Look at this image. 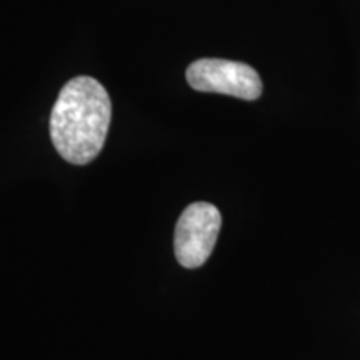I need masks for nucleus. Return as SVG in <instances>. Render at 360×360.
Instances as JSON below:
<instances>
[{
  "mask_svg": "<svg viewBox=\"0 0 360 360\" xmlns=\"http://www.w3.org/2000/svg\"><path fill=\"white\" fill-rule=\"evenodd\" d=\"M112 119V102L103 85L89 75L62 87L51 115V137L62 159L90 164L101 154Z\"/></svg>",
  "mask_w": 360,
  "mask_h": 360,
  "instance_id": "1",
  "label": "nucleus"
},
{
  "mask_svg": "<svg viewBox=\"0 0 360 360\" xmlns=\"http://www.w3.org/2000/svg\"><path fill=\"white\" fill-rule=\"evenodd\" d=\"M222 215L209 202H195L184 210L175 225V257L186 269H199L209 260L217 242Z\"/></svg>",
  "mask_w": 360,
  "mask_h": 360,
  "instance_id": "2",
  "label": "nucleus"
},
{
  "mask_svg": "<svg viewBox=\"0 0 360 360\" xmlns=\"http://www.w3.org/2000/svg\"><path fill=\"white\" fill-rule=\"evenodd\" d=\"M186 77L193 90L224 94L242 101H255L262 96L264 89L257 70L225 58H199L188 65Z\"/></svg>",
  "mask_w": 360,
  "mask_h": 360,
  "instance_id": "3",
  "label": "nucleus"
}]
</instances>
